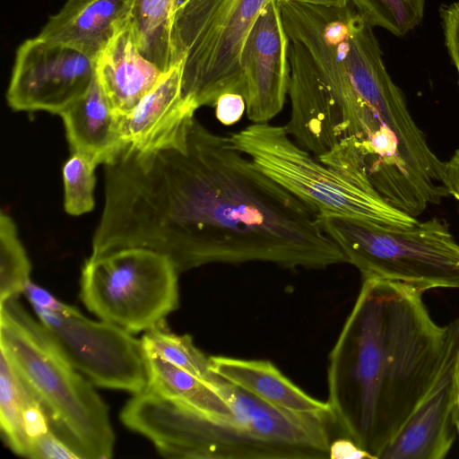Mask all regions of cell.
Returning a JSON list of instances; mask_svg holds the SVG:
<instances>
[{"instance_id": "cell-5", "label": "cell", "mask_w": 459, "mask_h": 459, "mask_svg": "<svg viewBox=\"0 0 459 459\" xmlns=\"http://www.w3.org/2000/svg\"><path fill=\"white\" fill-rule=\"evenodd\" d=\"M322 230L361 273L427 291L459 290V244L448 223L432 218L409 230H392L342 215H319Z\"/></svg>"}, {"instance_id": "cell-1", "label": "cell", "mask_w": 459, "mask_h": 459, "mask_svg": "<svg viewBox=\"0 0 459 459\" xmlns=\"http://www.w3.org/2000/svg\"><path fill=\"white\" fill-rule=\"evenodd\" d=\"M104 166L91 255L145 247L179 273L218 263L316 270L348 263L309 206L195 117L180 146L124 149Z\"/></svg>"}, {"instance_id": "cell-28", "label": "cell", "mask_w": 459, "mask_h": 459, "mask_svg": "<svg viewBox=\"0 0 459 459\" xmlns=\"http://www.w3.org/2000/svg\"><path fill=\"white\" fill-rule=\"evenodd\" d=\"M329 457L334 459L371 458L367 452L359 448L352 440L344 437L331 443Z\"/></svg>"}, {"instance_id": "cell-13", "label": "cell", "mask_w": 459, "mask_h": 459, "mask_svg": "<svg viewBox=\"0 0 459 459\" xmlns=\"http://www.w3.org/2000/svg\"><path fill=\"white\" fill-rule=\"evenodd\" d=\"M459 359V317L449 323L446 355L431 388L378 459H444L455 439L454 373Z\"/></svg>"}, {"instance_id": "cell-29", "label": "cell", "mask_w": 459, "mask_h": 459, "mask_svg": "<svg viewBox=\"0 0 459 459\" xmlns=\"http://www.w3.org/2000/svg\"><path fill=\"white\" fill-rule=\"evenodd\" d=\"M23 294L26 295L31 306L47 309H55L60 302L48 290L33 283L31 281L27 284Z\"/></svg>"}, {"instance_id": "cell-30", "label": "cell", "mask_w": 459, "mask_h": 459, "mask_svg": "<svg viewBox=\"0 0 459 459\" xmlns=\"http://www.w3.org/2000/svg\"><path fill=\"white\" fill-rule=\"evenodd\" d=\"M447 188L450 195L459 203V149L446 165Z\"/></svg>"}, {"instance_id": "cell-8", "label": "cell", "mask_w": 459, "mask_h": 459, "mask_svg": "<svg viewBox=\"0 0 459 459\" xmlns=\"http://www.w3.org/2000/svg\"><path fill=\"white\" fill-rule=\"evenodd\" d=\"M38 319L61 352L94 385L132 394L148 385L141 340L106 321H95L59 302L55 309L32 306Z\"/></svg>"}, {"instance_id": "cell-16", "label": "cell", "mask_w": 459, "mask_h": 459, "mask_svg": "<svg viewBox=\"0 0 459 459\" xmlns=\"http://www.w3.org/2000/svg\"><path fill=\"white\" fill-rule=\"evenodd\" d=\"M95 77L116 117L131 112L163 74L140 52L131 22L94 60Z\"/></svg>"}, {"instance_id": "cell-31", "label": "cell", "mask_w": 459, "mask_h": 459, "mask_svg": "<svg viewBox=\"0 0 459 459\" xmlns=\"http://www.w3.org/2000/svg\"><path fill=\"white\" fill-rule=\"evenodd\" d=\"M277 3H302L326 7H344L351 3V0H276Z\"/></svg>"}, {"instance_id": "cell-3", "label": "cell", "mask_w": 459, "mask_h": 459, "mask_svg": "<svg viewBox=\"0 0 459 459\" xmlns=\"http://www.w3.org/2000/svg\"><path fill=\"white\" fill-rule=\"evenodd\" d=\"M0 351L44 410L54 433L78 459L113 456L108 405L19 297L0 303Z\"/></svg>"}, {"instance_id": "cell-23", "label": "cell", "mask_w": 459, "mask_h": 459, "mask_svg": "<svg viewBox=\"0 0 459 459\" xmlns=\"http://www.w3.org/2000/svg\"><path fill=\"white\" fill-rule=\"evenodd\" d=\"M0 303L18 298L30 281L31 264L12 217L0 213Z\"/></svg>"}, {"instance_id": "cell-17", "label": "cell", "mask_w": 459, "mask_h": 459, "mask_svg": "<svg viewBox=\"0 0 459 459\" xmlns=\"http://www.w3.org/2000/svg\"><path fill=\"white\" fill-rule=\"evenodd\" d=\"M210 359L216 375L268 403L294 411L333 414L328 402L308 395L271 361L227 356Z\"/></svg>"}, {"instance_id": "cell-27", "label": "cell", "mask_w": 459, "mask_h": 459, "mask_svg": "<svg viewBox=\"0 0 459 459\" xmlns=\"http://www.w3.org/2000/svg\"><path fill=\"white\" fill-rule=\"evenodd\" d=\"M214 108L217 119L225 126H231L246 112V101L239 93L227 92L219 97Z\"/></svg>"}, {"instance_id": "cell-15", "label": "cell", "mask_w": 459, "mask_h": 459, "mask_svg": "<svg viewBox=\"0 0 459 459\" xmlns=\"http://www.w3.org/2000/svg\"><path fill=\"white\" fill-rule=\"evenodd\" d=\"M135 0H67L49 16L39 39L71 48L95 60L131 22Z\"/></svg>"}, {"instance_id": "cell-11", "label": "cell", "mask_w": 459, "mask_h": 459, "mask_svg": "<svg viewBox=\"0 0 459 459\" xmlns=\"http://www.w3.org/2000/svg\"><path fill=\"white\" fill-rule=\"evenodd\" d=\"M94 76L93 60L35 37L16 50L6 100L16 111L59 115L87 91Z\"/></svg>"}, {"instance_id": "cell-12", "label": "cell", "mask_w": 459, "mask_h": 459, "mask_svg": "<svg viewBox=\"0 0 459 459\" xmlns=\"http://www.w3.org/2000/svg\"><path fill=\"white\" fill-rule=\"evenodd\" d=\"M290 42L279 4L269 0L249 31L239 59L246 113L253 123H269L285 104Z\"/></svg>"}, {"instance_id": "cell-10", "label": "cell", "mask_w": 459, "mask_h": 459, "mask_svg": "<svg viewBox=\"0 0 459 459\" xmlns=\"http://www.w3.org/2000/svg\"><path fill=\"white\" fill-rule=\"evenodd\" d=\"M122 423L167 458H243L238 443L211 419L146 386L120 412Z\"/></svg>"}, {"instance_id": "cell-24", "label": "cell", "mask_w": 459, "mask_h": 459, "mask_svg": "<svg viewBox=\"0 0 459 459\" xmlns=\"http://www.w3.org/2000/svg\"><path fill=\"white\" fill-rule=\"evenodd\" d=\"M351 4L373 28L403 37L422 21L425 0H351Z\"/></svg>"}, {"instance_id": "cell-7", "label": "cell", "mask_w": 459, "mask_h": 459, "mask_svg": "<svg viewBox=\"0 0 459 459\" xmlns=\"http://www.w3.org/2000/svg\"><path fill=\"white\" fill-rule=\"evenodd\" d=\"M179 273L166 255L125 247L92 256L82 268L80 298L100 320L131 333L165 325L178 309Z\"/></svg>"}, {"instance_id": "cell-25", "label": "cell", "mask_w": 459, "mask_h": 459, "mask_svg": "<svg viewBox=\"0 0 459 459\" xmlns=\"http://www.w3.org/2000/svg\"><path fill=\"white\" fill-rule=\"evenodd\" d=\"M97 166L91 158L78 152H73L65 162L64 208L69 215L80 216L93 210Z\"/></svg>"}, {"instance_id": "cell-21", "label": "cell", "mask_w": 459, "mask_h": 459, "mask_svg": "<svg viewBox=\"0 0 459 459\" xmlns=\"http://www.w3.org/2000/svg\"><path fill=\"white\" fill-rule=\"evenodd\" d=\"M30 392L15 373L5 355H0V432L7 447L26 458L23 409Z\"/></svg>"}, {"instance_id": "cell-6", "label": "cell", "mask_w": 459, "mask_h": 459, "mask_svg": "<svg viewBox=\"0 0 459 459\" xmlns=\"http://www.w3.org/2000/svg\"><path fill=\"white\" fill-rule=\"evenodd\" d=\"M268 1L187 0L175 11L171 63L181 62L183 96L197 108L227 92L244 97L242 48Z\"/></svg>"}, {"instance_id": "cell-9", "label": "cell", "mask_w": 459, "mask_h": 459, "mask_svg": "<svg viewBox=\"0 0 459 459\" xmlns=\"http://www.w3.org/2000/svg\"><path fill=\"white\" fill-rule=\"evenodd\" d=\"M208 382L229 405L233 431L254 458L329 457L330 430L336 426L333 414L273 405L218 375Z\"/></svg>"}, {"instance_id": "cell-19", "label": "cell", "mask_w": 459, "mask_h": 459, "mask_svg": "<svg viewBox=\"0 0 459 459\" xmlns=\"http://www.w3.org/2000/svg\"><path fill=\"white\" fill-rule=\"evenodd\" d=\"M150 388L178 400L211 419L233 438L247 446L233 431V416L229 405L203 380L178 367L145 351Z\"/></svg>"}, {"instance_id": "cell-22", "label": "cell", "mask_w": 459, "mask_h": 459, "mask_svg": "<svg viewBox=\"0 0 459 459\" xmlns=\"http://www.w3.org/2000/svg\"><path fill=\"white\" fill-rule=\"evenodd\" d=\"M141 341L144 351L203 380L210 381L216 375L212 370L210 357L194 344L189 334L173 333L164 325L145 332Z\"/></svg>"}, {"instance_id": "cell-26", "label": "cell", "mask_w": 459, "mask_h": 459, "mask_svg": "<svg viewBox=\"0 0 459 459\" xmlns=\"http://www.w3.org/2000/svg\"><path fill=\"white\" fill-rule=\"evenodd\" d=\"M445 44L456 69L459 84V2L442 5L439 9Z\"/></svg>"}, {"instance_id": "cell-20", "label": "cell", "mask_w": 459, "mask_h": 459, "mask_svg": "<svg viewBox=\"0 0 459 459\" xmlns=\"http://www.w3.org/2000/svg\"><path fill=\"white\" fill-rule=\"evenodd\" d=\"M178 0H135L131 26L142 55L166 73L172 67L170 34Z\"/></svg>"}, {"instance_id": "cell-32", "label": "cell", "mask_w": 459, "mask_h": 459, "mask_svg": "<svg viewBox=\"0 0 459 459\" xmlns=\"http://www.w3.org/2000/svg\"><path fill=\"white\" fill-rule=\"evenodd\" d=\"M454 385H455V410H454V422L456 432L459 435V359L455 366L454 373Z\"/></svg>"}, {"instance_id": "cell-2", "label": "cell", "mask_w": 459, "mask_h": 459, "mask_svg": "<svg viewBox=\"0 0 459 459\" xmlns=\"http://www.w3.org/2000/svg\"><path fill=\"white\" fill-rule=\"evenodd\" d=\"M425 291L365 278L328 357V403L342 437L377 458L422 402L444 360L449 325Z\"/></svg>"}, {"instance_id": "cell-4", "label": "cell", "mask_w": 459, "mask_h": 459, "mask_svg": "<svg viewBox=\"0 0 459 459\" xmlns=\"http://www.w3.org/2000/svg\"><path fill=\"white\" fill-rule=\"evenodd\" d=\"M236 149L316 214L342 215L392 230H409L418 220L389 204L367 173L341 170L299 146L285 126L253 123L230 134Z\"/></svg>"}, {"instance_id": "cell-18", "label": "cell", "mask_w": 459, "mask_h": 459, "mask_svg": "<svg viewBox=\"0 0 459 459\" xmlns=\"http://www.w3.org/2000/svg\"><path fill=\"white\" fill-rule=\"evenodd\" d=\"M59 116L73 152L107 165L121 152L117 118L95 76L87 91Z\"/></svg>"}, {"instance_id": "cell-14", "label": "cell", "mask_w": 459, "mask_h": 459, "mask_svg": "<svg viewBox=\"0 0 459 459\" xmlns=\"http://www.w3.org/2000/svg\"><path fill=\"white\" fill-rule=\"evenodd\" d=\"M197 109L183 96L179 62L131 112L116 117L122 150L146 153L180 146Z\"/></svg>"}]
</instances>
